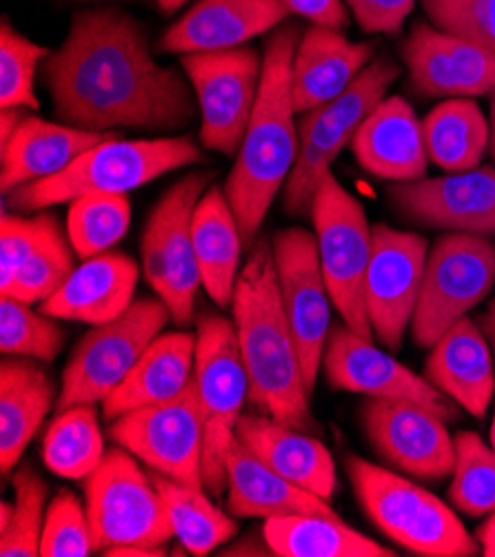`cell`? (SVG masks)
Wrapping results in <instances>:
<instances>
[{
  "label": "cell",
  "instance_id": "83f0119b",
  "mask_svg": "<svg viewBox=\"0 0 495 557\" xmlns=\"http://www.w3.org/2000/svg\"><path fill=\"white\" fill-rule=\"evenodd\" d=\"M227 509L234 518L271 520L298 513L338 516L324 497L267 467L238 435L227 456Z\"/></svg>",
  "mask_w": 495,
  "mask_h": 557
},
{
  "label": "cell",
  "instance_id": "d6986e66",
  "mask_svg": "<svg viewBox=\"0 0 495 557\" xmlns=\"http://www.w3.org/2000/svg\"><path fill=\"white\" fill-rule=\"evenodd\" d=\"M394 207L411 222L454 234L495 236V166L394 183Z\"/></svg>",
  "mask_w": 495,
  "mask_h": 557
},
{
  "label": "cell",
  "instance_id": "ac0fdd59",
  "mask_svg": "<svg viewBox=\"0 0 495 557\" xmlns=\"http://www.w3.org/2000/svg\"><path fill=\"white\" fill-rule=\"evenodd\" d=\"M322 367L329 386L336 392L364 394L369 398H405L429 407L447 422L458 418L454 403L426 377L380 351L347 324L334 326L329 333Z\"/></svg>",
  "mask_w": 495,
  "mask_h": 557
},
{
  "label": "cell",
  "instance_id": "b9f144b4",
  "mask_svg": "<svg viewBox=\"0 0 495 557\" xmlns=\"http://www.w3.org/2000/svg\"><path fill=\"white\" fill-rule=\"evenodd\" d=\"M94 550L87 509L72 491L51 499L40 537V557H87Z\"/></svg>",
  "mask_w": 495,
  "mask_h": 557
},
{
  "label": "cell",
  "instance_id": "603a6c76",
  "mask_svg": "<svg viewBox=\"0 0 495 557\" xmlns=\"http://www.w3.org/2000/svg\"><path fill=\"white\" fill-rule=\"evenodd\" d=\"M136 283L138 264L125 253L104 251L83 260L65 285L40 302V311L57 320L100 326L132 307Z\"/></svg>",
  "mask_w": 495,
  "mask_h": 557
},
{
  "label": "cell",
  "instance_id": "30bf717a",
  "mask_svg": "<svg viewBox=\"0 0 495 557\" xmlns=\"http://www.w3.org/2000/svg\"><path fill=\"white\" fill-rule=\"evenodd\" d=\"M170 318V307L160 296L140 298L121 318L91 329L63 371L59 411L102 403L129 375Z\"/></svg>",
  "mask_w": 495,
  "mask_h": 557
},
{
  "label": "cell",
  "instance_id": "f5cc1de1",
  "mask_svg": "<svg viewBox=\"0 0 495 557\" xmlns=\"http://www.w3.org/2000/svg\"><path fill=\"white\" fill-rule=\"evenodd\" d=\"M185 3H187V0H158L160 10H162V12H168V14H172V12L181 10Z\"/></svg>",
  "mask_w": 495,
  "mask_h": 557
},
{
  "label": "cell",
  "instance_id": "d590c367",
  "mask_svg": "<svg viewBox=\"0 0 495 557\" xmlns=\"http://www.w3.org/2000/svg\"><path fill=\"white\" fill-rule=\"evenodd\" d=\"M132 207L125 194H87L70 202L67 236L74 251L87 260L112 249L129 230Z\"/></svg>",
  "mask_w": 495,
  "mask_h": 557
},
{
  "label": "cell",
  "instance_id": "e0dca14e",
  "mask_svg": "<svg viewBox=\"0 0 495 557\" xmlns=\"http://www.w3.org/2000/svg\"><path fill=\"white\" fill-rule=\"evenodd\" d=\"M426 240L389 225L373 227L364 300L373 336L398 351L413 320L426 264Z\"/></svg>",
  "mask_w": 495,
  "mask_h": 557
},
{
  "label": "cell",
  "instance_id": "4316f807",
  "mask_svg": "<svg viewBox=\"0 0 495 557\" xmlns=\"http://www.w3.org/2000/svg\"><path fill=\"white\" fill-rule=\"evenodd\" d=\"M196 336L183 331L158 333L143 351L129 375L102 400L107 420L134 409L168 403L194 382Z\"/></svg>",
  "mask_w": 495,
  "mask_h": 557
},
{
  "label": "cell",
  "instance_id": "bcb514c9",
  "mask_svg": "<svg viewBox=\"0 0 495 557\" xmlns=\"http://www.w3.org/2000/svg\"><path fill=\"white\" fill-rule=\"evenodd\" d=\"M292 14H298L313 25L341 29L347 25L345 0H283Z\"/></svg>",
  "mask_w": 495,
  "mask_h": 557
},
{
  "label": "cell",
  "instance_id": "5b68a950",
  "mask_svg": "<svg viewBox=\"0 0 495 557\" xmlns=\"http://www.w3.org/2000/svg\"><path fill=\"white\" fill-rule=\"evenodd\" d=\"M345 467L362 511L403 548L424 557H473L482 553L478 540L433 493L358 456H347Z\"/></svg>",
  "mask_w": 495,
  "mask_h": 557
},
{
  "label": "cell",
  "instance_id": "60d3db41",
  "mask_svg": "<svg viewBox=\"0 0 495 557\" xmlns=\"http://www.w3.org/2000/svg\"><path fill=\"white\" fill-rule=\"evenodd\" d=\"M72 251L74 247L67 245L61 232L49 236L18 269L10 287L3 289V296L18 298L27 305L45 302L65 285V281L76 269Z\"/></svg>",
  "mask_w": 495,
  "mask_h": 557
},
{
  "label": "cell",
  "instance_id": "7bdbcfd3",
  "mask_svg": "<svg viewBox=\"0 0 495 557\" xmlns=\"http://www.w3.org/2000/svg\"><path fill=\"white\" fill-rule=\"evenodd\" d=\"M433 27L475 42L495 55V0H422Z\"/></svg>",
  "mask_w": 495,
  "mask_h": 557
},
{
  "label": "cell",
  "instance_id": "cb8c5ba5",
  "mask_svg": "<svg viewBox=\"0 0 495 557\" xmlns=\"http://www.w3.org/2000/svg\"><path fill=\"white\" fill-rule=\"evenodd\" d=\"M424 377L473 418L486 416L495 392L493 358L486 336L471 318L458 320L431 347Z\"/></svg>",
  "mask_w": 495,
  "mask_h": 557
},
{
  "label": "cell",
  "instance_id": "ee69618b",
  "mask_svg": "<svg viewBox=\"0 0 495 557\" xmlns=\"http://www.w3.org/2000/svg\"><path fill=\"white\" fill-rule=\"evenodd\" d=\"M59 230V220L51 213L36 218H21L16 213H3L0 227V292L10 287L18 269L34 256V251Z\"/></svg>",
  "mask_w": 495,
  "mask_h": 557
},
{
  "label": "cell",
  "instance_id": "4dcf8cb0",
  "mask_svg": "<svg viewBox=\"0 0 495 557\" xmlns=\"http://www.w3.org/2000/svg\"><path fill=\"white\" fill-rule=\"evenodd\" d=\"M191 234L202 289L218 307H232L240 273L243 236L225 189L211 187L198 200Z\"/></svg>",
  "mask_w": 495,
  "mask_h": 557
},
{
  "label": "cell",
  "instance_id": "7dc6e473",
  "mask_svg": "<svg viewBox=\"0 0 495 557\" xmlns=\"http://www.w3.org/2000/svg\"><path fill=\"white\" fill-rule=\"evenodd\" d=\"M27 116L23 114L21 109H3L0 111V147L8 145L10 138L16 134V129L21 127V123Z\"/></svg>",
  "mask_w": 495,
  "mask_h": 557
},
{
  "label": "cell",
  "instance_id": "ba28073f",
  "mask_svg": "<svg viewBox=\"0 0 495 557\" xmlns=\"http://www.w3.org/2000/svg\"><path fill=\"white\" fill-rule=\"evenodd\" d=\"M311 218L322 273L334 307L354 333L373 341L364 300L373 227H369L362 205L329 172L315 191Z\"/></svg>",
  "mask_w": 495,
  "mask_h": 557
},
{
  "label": "cell",
  "instance_id": "484cf974",
  "mask_svg": "<svg viewBox=\"0 0 495 557\" xmlns=\"http://www.w3.org/2000/svg\"><path fill=\"white\" fill-rule=\"evenodd\" d=\"M369 42H351L338 29L313 25L298 42L292 72L296 111H313L351 87L371 61Z\"/></svg>",
  "mask_w": 495,
  "mask_h": 557
},
{
  "label": "cell",
  "instance_id": "3957f363",
  "mask_svg": "<svg viewBox=\"0 0 495 557\" xmlns=\"http://www.w3.org/2000/svg\"><path fill=\"white\" fill-rule=\"evenodd\" d=\"M298 49L296 25H285L264 47L258 98L251 111L238 160L225 183V196L238 220L243 245H256L267 211L287 185L298 158L292 72Z\"/></svg>",
  "mask_w": 495,
  "mask_h": 557
},
{
  "label": "cell",
  "instance_id": "ab89813d",
  "mask_svg": "<svg viewBox=\"0 0 495 557\" xmlns=\"http://www.w3.org/2000/svg\"><path fill=\"white\" fill-rule=\"evenodd\" d=\"M51 51L16 32L8 21L0 32V107L38 109L34 91L36 70Z\"/></svg>",
  "mask_w": 495,
  "mask_h": 557
},
{
  "label": "cell",
  "instance_id": "681fc988",
  "mask_svg": "<svg viewBox=\"0 0 495 557\" xmlns=\"http://www.w3.org/2000/svg\"><path fill=\"white\" fill-rule=\"evenodd\" d=\"M475 540L482 548V555L495 557V513H491V518L475 531Z\"/></svg>",
  "mask_w": 495,
  "mask_h": 557
},
{
  "label": "cell",
  "instance_id": "52a82bcc",
  "mask_svg": "<svg viewBox=\"0 0 495 557\" xmlns=\"http://www.w3.org/2000/svg\"><path fill=\"white\" fill-rule=\"evenodd\" d=\"M83 486L94 550L158 548L174 537L168 505L127 449L107 451Z\"/></svg>",
  "mask_w": 495,
  "mask_h": 557
},
{
  "label": "cell",
  "instance_id": "836d02e7",
  "mask_svg": "<svg viewBox=\"0 0 495 557\" xmlns=\"http://www.w3.org/2000/svg\"><path fill=\"white\" fill-rule=\"evenodd\" d=\"M151 480L160 491L164 505H168L174 535L181 540L187 553L198 557L209 555L238 533L234 516L215 509L202 488L181 484L160 473H156Z\"/></svg>",
  "mask_w": 495,
  "mask_h": 557
},
{
  "label": "cell",
  "instance_id": "7c38bea8",
  "mask_svg": "<svg viewBox=\"0 0 495 557\" xmlns=\"http://www.w3.org/2000/svg\"><path fill=\"white\" fill-rule=\"evenodd\" d=\"M207 174H191L160 198L143 236V271L149 287L170 307L174 322L187 324L202 287L194 249V211L207 187Z\"/></svg>",
  "mask_w": 495,
  "mask_h": 557
},
{
  "label": "cell",
  "instance_id": "c3c4849f",
  "mask_svg": "<svg viewBox=\"0 0 495 557\" xmlns=\"http://www.w3.org/2000/svg\"><path fill=\"white\" fill-rule=\"evenodd\" d=\"M102 555L107 557H162L164 555V546L151 548V546H114L102 550Z\"/></svg>",
  "mask_w": 495,
  "mask_h": 557
},
{
  "label": "cell",
  "instance_id": "9c48e42d",
  "mask_svg": "<svg viewBox=\"0 0 495 557\" xmlns=\"http://www.w3.org/2000/svg\"><path fill=\"white\" fill-rule=\"evenodd\" d=\"M398 74L400 67L392 59H378L338 98L307 111L298 129V158L285 185V209L289 213L302 215L311 211L320 183L332 172V162L351 145L356 132Z\"/></svg>",
  "mask_w": 495,
  "mask_h": 557
},
{
  "label": "cell",
  "instance_id": "6da1fadb",
  "mask_svg": "<svg viewBox=\"0 0 495 557\" xmlns=\"http://www.w3.org/2000/svg\"><path fill=\"white\" fill-rule=\"evenodd\" d=\"M40 72L57 116L78 129L170 132L196 114L183 76L158 65L143 27L116 10L78 14Z\"/></svg>",
  "mask_w": 495,
  "mask_h": 557
},
{
  "label": "cell",
  "instance_id": "8d00e7d4",
  "mask_svg": "<svg viewBox=\"0 0 495 557\" xmlns=\"http://www.w3.org/2000/svg\"><path fill=\"white\" fill-rule=\"evenodd\" d=\"M454 482L449 486L451 505L469 516L495 513V451L478 433L460 431L456 437Z\"/></svg>",
  "mask_w": 495,
  "mask_h": 557
},
{
  "label": "cell",
  "instance_id": "2e32d148",
  "mask_svg": "<svg viewBox=\"0 0 495 557\" xmlns=\"http://www.w3.org/2000/svg\"><path fill=\"white\" fill-rule=\"evenodd\" d=\"M360 416L367 440L384 462L420 480L454 473L456 442L443 416L405 398H369Z\"/></svg>",
  "mask_w": 495,
  "mask_h": 557
},
{
  "label": "cell",
  "instance_id": "ffe728a7",
  "mask_svg": "<svg viewBox=\"0 0 495 557\" xmlns=\"http://www.w3.org/2000/svg\"><path fill=\"white\" fill-rule=\"evenodd\" d=\"M403 59L420 96L473 98L495 91V55L433 25H413L403 45Z\"/></svg>",
  "mask_w": 495,
  "mask_h": 557
},
{
  "label": "cell",
  "instance_id": "9a60e30c",
  "mask_svg": "<svg viewBox=\"0 0 495 557\" xmlns=\"http://www.w3.org/2000/svg\"><path fill=\"white\" fill-rule=\"evenodd\" d=\"M271 249L305 380L309 392H313L329 333H332L334 305L322 273L318 243L315 236L307 230L289 227L273 236Z\"/></svg>",
  "mask_w": 495,
  "mask_h": 557
},
{
  "label": "cell",
  "instance_id": "7402d4cb",
  "mask_svg": "<svg viewBox=\"0 0 495 557\" xmlns=\"http://www.w3.org/2000/svg\"><path fill=\"white\" fill-rule=\"evenodd\" d=\"M292 16L283 0H200L160 38V51L198 53L243 47Z\"/></svg>",
  "mask_w": 495,
  "mask_h": 557
},
{
  "label": "cell",
  "instance_id": "d6a6232c",
  "mask_svg": "<svg viewBox=\"0 0 495 557\" xmlns=\"http://www.w3.org/2000/svg\"><path fill=\"white\" fill-rule=\"evenodd\" d=\"M422 127L429 160L449 174L475 170L488 149V123L480 107L467 98L440 102Z\"/></svg>",
  "mask_w": 495,
  "mask_h": 557
},
{
  "label": "cell",
  "instance_id": "db71d44e",
  "mask_svg": "<svg viewBox=\"0 0 495 557\" xmlns=\"http://www.w3.org/2000/svg\"><path fill=\"white\" fill-rule=\"evenodd\" d=\"M12 509H14V505H10V503L0 505V531L8 529V524L12 520Z\"/></svg>",
  "mask_w": 495,
  "mask_h": 557
},
{
  "label": "cell",
  "instance_id": "5bb4252c",
  "mask_svg": "<svg viewBox=\"0 0 495 557\" xmlns=\"http://www.w3.org/2000/svg\"><path fill=\"white\" fill-rule=\"evenodd\" d=\"M200 107V140L209 151L234 156L245 138L258 98L262 65L251 47L183 55Z\"/></svg>",
  "mask_w": 495,
  "mask_h": 557
},
{
  "label": "cell",
  "instance_id": "74e56055",
  "mask_svg": "<svg viewBox=\"0 0 495 557\" xmlns=\"http://www.w3.org/2000/svg\"><path fill=\"white\" fill-rule=\"evenodd\" d=\"M65 345V331L57 318L36 313L18 298L3 296L0 300V349L3 356L36 358L51 362Z\"/></svg>",
  "mask_w": 495,
  "mask_h": 557
},
{
  "label": "cell",
  "instance_id": "7a4b0ae2",
  "mask_svg": "<svg viewBox=\"0 0 495 557\" xmlns=\"http://www.w3.org/2000/svg\"><path fill=\"white\" fill-rule=\"evenodd\" d=\"M232 309L240 358L249 375L251 405L283 424L318 433L320 424L311 416V392L267 238L256 240L238 273Z\"/></svg>",
  "mask_w": 495,
  "mask_h": 557
},
{
  "label": "cell",
  "instance_id": "816d5d0a",
  "mask_svg": "<svg viewBox=\"0 0 495 557\" xmlns=\"http://www.w3.org/2000/svg\"><path fill=\"white\" fill-rule=\"evenodd\" d=\"M488 153L495 162V91L491 98V116H488Z\"/></svg>",
  "mask_w": 495,
  "mask_h": 557
},
{
  "label": "cell",
  "instance_id": "277c9868",
  "mask_svg": "<svg viewBox=\"0 0 495 557\" xmlns=\"http://www.w3.org/2000/svg\"><path fill=\"white\" fill-rule=\"evenodd\" d=\"M200 158L198 145L189 138L121 140L114 136L78 156L65 172L5 196L14 211H38L87 194H127L181 166L200 162Z\"/></svg>",
  "mask_w": 495,
  "mask_h": 557
},
{
  "label": "cell",
  "instance_id": "4fadbf2b",
  "mask_svg": "<svg viewBox=\"0 0 495 557\" xmlns=\"http://www.w3.org/2000/svg\"><path fill=\"white\" fill-rule=\"evenodd\" d=\"M109 437L156 473L205 488V420L196 382L168 403L140 407L116 418L109 426Z\"/></svg>",
  "mask_w": 495,
  "mask_h": 557
},
{
  "label": "cell",
  "instance_id": "f907efd6",
  "mask_svg": "<svg viewBox=\"0 0 495 557\" xmlns=\"http://www.w3.org/2000/svg\"><path fill=\"white\" fill-rule=\"evenodd\" d=\"M480 329H482V333L486 336V341H488V345H491V349H493V354H495V298H493V302L488 305L486 313L482 315Z\"/></svg>",
  "mask_w": 495,
  "mask_h": 557
},
{
  "label": "cell",
  "instance_id": "f546056e",
  "mask_svg": "<svg viewBox=\"0 0 495 557\" xmlns=\"http://www.w3.org/2000/svg\"><path fill=\"white\" fill-rule=\"evenodd\" d=\"M57 388L45 369L21 356L0 367V469L10 473L47 418Z\"/></svg>",
  "mask_w": 495,
  "mask_h": 557
},
{
  "label": "cell",
  "instance_id": "11a10c76",
  "mask_svg": "<svg viewBox=\"0 0 495 557\" xmlns=\"http://www.w3.org/2000/svg\"><path fill=\"white\" fill-rule=\"evenodd\" d=\"M488 437H491V449L495 451V416H493V422H491V433H488Z\"/></svg>",
  "mask_w": 495,
  "mask_h": 557
},
{
  "label": "cell",
  "instance_id": "f1b7e54d",
  "mask_svg": "<svg viewBox=\"0 0 495 557\" xmlns=\"http://www.w3.org/2000/svg\"><path fill=\"white\" fill-rule=\"evenodd\" d=\"M114 136L116 134L87 132L65 123L57 125L27 116L10 143L0 147V158H3L0 189L10 194L23 185L57 176L78 156Z\"/></svg>",
  "mask_w": 495,
  "mask_h": 557
},
{
  "label": "cell",
  "instance_id": "d4e9b609",
  "mask_svg": "<svg viewBox=\"0 0 495 557\" xmlns=\"http://www.w3.org/2000/svg\"><path fill=\"white\" fill-rule=\"evenodd\" d=\"M236 435L267 467L289 482L324 499H332L336 493L334 458L311 433L283 424L267 413H243Z\"/></svg>",
  "mask_w": 495,
  "mask_h": 557
},
{
  "label": "cell",
  "instance_id": "1f68e13d",
  "mask_svg": "<svg viewBox=\"0 0 495 557\" xmlns=\"http://www.w3.org/2000/svg\"><path fill=\"white\" fill-rule=\"evenodd\" d=\"M262 535L271 555L279 557H396L392 548L351 529L338 516L271 518L264 522Z\"/></svg>",
  "mask_w": 495,
  "mask_h": 557
},
{
  "label": "cell",
  "instance_id": "8fae6325",
  "mask_svg": "<svg viewBox=\"0 0 495 557\" xmlns=\"http://www.w3.org/2000/svg\"><path fill=\"white\" fill-rule=\"evenodd\" d=\"M495 283V247L486 236L447 234L426 256L411 320L418 347L431 349L447 329L480 305Z\"/></svg>",
  "mask_w": 495,
  "mask_h": 557
},
{
  "label": "cell",
  "instance_id": "e575fe53",
  "mask_svg": "<svg viewBox=\"0 0 495 557\" xmlns=\"http://www.w3.org/2000/svg\"><path fill=\"white\" fill-rule=\"evenodd\" d=\"M104 458V442L94 405H74L51 420L42 435V460L49 471L85 480Z\"/></svg>",
  "mask_w": 495,
  "mask_h": 557
},
{
  "label": "cell",
  "instance_id": "f6af8a7d",
  "mask_svg": "<svg viewBox=\"0 0 495 557\" xmlns=\"http://www.w3.org/2000/svg\"><path fill=\"white\" fill-rule=\"evenodd\" d=\"M367 34H400L416 0H345Z\"/></svg>",
  "mask_w": 495,
  "mask_h": 557
},
{
  "label": "cell",
  "instance_id": "44dd1931",
  "mask_svg": "<svg viewBox=\"0 0 495 557\" xmlns=\"http://www.w3.org/2000/svg\"><path fill=\"white\" fill-rule=\"evenodd\" d=\"M351 151L364 172L392 183L420 181L429 153L424 127L413 107L400 98H382L351 140Z\"/></svg>",
  "mask_w": 495,
  "mask_h": 557
},
{
  "label": "cell",
  "instance_id": "8992f818",
  "mask_svg": "<svg viewBox=\"0 0 495 557\" xmlns=\"http://www.w3.org/2000/svg\"><path fill=\"white\" fill-rule=\"evenodd\" d=\"M194 382L205 420L202 482L213 497H220L227 491V456L249 398V375L232 320L215 313L200 315Z\"/></svg>",
  "mask_w": 495,
  "mask_h": 557
},
{
  "label": "cell",
  "instance_id": "f35d334b",
  "mask_svg": "<svg viewBox=\"0 0 495 557\" xmlns=\"http://www.w3.org/2000/svg\"><path fill=\"white\" fill-rule=\"evenodd\" d=\"M49 486L32 467H18L14 473V509L8 529L0 531V555L36 557L45 527V499Z\"/></svg>",
  "mask_w": 495,
  "mask_h": 557
}]
</instances>
